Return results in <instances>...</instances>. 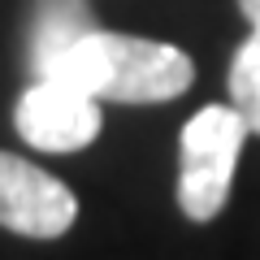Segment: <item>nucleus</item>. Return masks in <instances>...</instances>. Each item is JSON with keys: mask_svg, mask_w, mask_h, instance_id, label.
<instances>
[{"mask_svg": "<svg viewBox=\"0 0 260 260\" xmlns=\"http://www.w3.org/2000/svg\"><path fill=\"white\" fill-rule=\"evenodd\" d=\"M35 78H61V83L113 104H160L182 95L195 83V65L174 44L95 26L74 48H65L52 65H44Z\"/></svg>", "mask_w": 260, "mask_h": 260, "instance_id": "nucleus-1", "label": "nucleus"}, {"mask_svg": "<svg viewBox=\"0 0 260 260\" xmlns=\"http://www.w3.org/2000/svg\"><path fill=\"white\" fill-rule=\"evenodd\" d=\"M251 126L234 104H208L182 126V169H178V204L191 221H213L230 200L234 165Z\"/></svg>", "mask_w": 260, "mask_h": 260, "instance_id": "nucleus-2", "label": "nucleus"}, {"mask_svg": "<svg viewBox=\"0 0 260 260\" xmlns=\"http://www.w3.org/2000/svg\"><path fill=\"white\" fill-rule=\"evenodd\" d=\"M13 126L39 152H83L95 143L104 117L95 95L61 78H35L13 109Z\"/></svg>", "mask_w": 260, "mask_h": 260, "instance_id": "nucleus-3", "label": "nucleus"}, {"mask_svg": "<svg viewBox=\"0 0 260 260\" xmlns=\"http://www.w3.org/2000/svg\"><path fill=\"white\" fill-rule=\"evenodd\" d=\"M78 217V195L35 160L0 152V225L26 239H61Z\"/></svg>", "mask_w": 260, "mask_h": 260, "instance_id": "nucleus-4", "label": "nucleus"}, {"mask_svg": "<svg viewBox=\"0 0 260 260\" xmlns=\"http://www.w3.org/2000/svg\"><path fill=\"white\" fill-rule=\"evenodd\" d=\"M95 30V18L87 9V0H39L35 13V35H30V70L52 65L65 48H74L83 35Z\"/></svg>", "mask_w": 260, "mask_h": 260, "instance_id": "nucleus-5", "label": "nucleus"}, {"mask_svg": "<svg viewBox=\"0 0 260 260\" xmlns=\"http://www.w3.org/2000/svg\"><path fill=\"white\" fill-rule=\"evenodd\" d=\"M230 104L243 113L251 135H260V30H251L230 61Z\"/></svg>", "mask_w": 260, "mask_h": 260, "instance_id": "nucleus-6", "label": "nucleus"}, {"mask_svg": "<svg viewBox=\"0 0 260 260\" xmlns=\"http://www.w3.org/2000/svg\"><path fill=\"white\" fill-rule=\"evenodd\" d=\"M239 9H243V18L251 22V30H260V0H239Z\"/></svg>", "mask_w": 260, "mask_h": 260, "instance_id": "nucleus-7", "label": "nucleus"}]
</instances>
